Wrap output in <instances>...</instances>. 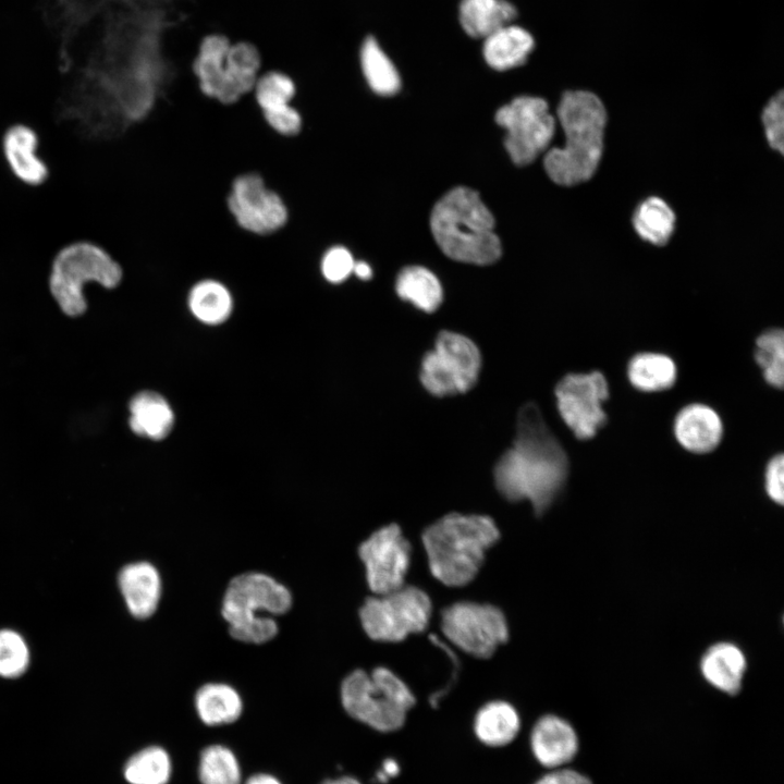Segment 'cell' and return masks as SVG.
Here are the masks:
<instances>
[{"mask_svg":"<svg viewBox=\"0 0 784 784\" xmlns=\"http://www.w3.org/2000/svg\"><path fill=\"white\" fill-rule=\"evenodd\" d=\"M516 15V8L507 0H462L458 7L462 28L474 38L485 39L512 24Z\"/></svg>","mask_w":784,"mask_h":784,"instance_id":"603a6c76","label":"cell"},{"mask_svg":"<svg viewBox=\"0 0 784 784\" xmlns=\"http://www.w3.org/2000/svg\"><path fill=\"white\" fill-rule=\"evenodd\" d=\"M252 93L260 113H265L292 105L297 87L289 74L272 70L259 75Z\"/></svg>","mask_w":784,"mask_h":784,"instance_id":"836d02e7","label":"cell"},{"mask_svg":"<svg viewBox=\"0 0 784 784\" xmlns=\"http://www.w3.org/2000/svg\"><path fill=\"white\" fill-rule=\"evenodd\" d=\"M187 306L192 315L206 324L224 322L233 309L230 290L216 279L197 281L187 295Z\"/></svg>","mask_w":784,"mask_h":784,"instance_id":"4316f807","label":"cell"},{"mask_svg":"<svg viewBox=\"0 0 784 784\" xmlns=\"http://www.w3.org/2000/svg\"><path fill=\"white\" fill-rule=\"evenodd\" d=\"M261 56L248 41L231 44L225 57V74L233 105L250 94L260 75Z\"/></svg>","mask_w":784,"mask_h":784,"instance_id":"d4e9b609","label":"cell"},{"mask_svg":"<svg viewBox=\"0 0 784 784\" xmlns=\"http://www.w3.org/2000/svg\"><path fill=\"white\" fill-rule=\"evenodd\" d=\"M30 664V650L24 636L13 628H0V677L16 679Z\"/></svg>","mask_w":784,"mask_h":784,"instance_id":"d590c367","label":"cell"},{"mask_svg":"<svg viewBox=\"0 0 784 784\" xmlns=\"http://www.w3.org/2000/svg\"><path fill=\"white\" fill-rule=\"evenodd\" d=\"M172 772L169 754L159 746H149L133 755L124 765L130 784H168Z\"/></svg>","mask_w":784,"mask_h":784,"instance_id":"1f68e13d","label":"cell"},{"mask_svg":"<svg viewBox=\"0 0 784 784\" xmlns=\"http://www.w3.org/2000/svg\"><path fill=\"white\" fill-rule=\"evenodd\" d=\"M755 359L767 383L782 389L784 383V332L769 329L756 340Z\"/></svg>","mask_w":784,"mask_h":784,"instance_id":"e575fe53","label":"cell"},{"mask_svg":"<svg viewBox=\"0 0 784 784\" xmlns=\"http://www.w3.org/2000/svg\"><path fill=\"white\" fill-rule=\"evenodd\" d=\"M747 667L745 652L731 641L711 645L699 661V670L703 679L713 688L730 696H735L740 691Z\"/></svg>","mask_w":784,"mask_h":784,"instance_id":"d6986e66","label":"cell"},{"mask_svg":"<svg viewBox=\"0 0 784 784\" xmlns=\"http://www.w3.org/2000/svg\"><path fill=\"white\" fill-rule=\"evenodd\" d=\"M201 784H241V768L234 752L223 745H210L200 754Z\"/></svg>","mask_w":784,"mask_h":784,"instance_id":"d6a6232c","label":"cell"},{"mask_svg":"<svg viewBox=\"0 0 784 784\" xmlns=\"http://www.w3.org/2000/svg\"><path fill=\"white\" fill-rule=\"evenodd\" d=\"M118 586L132 616L145 620L156 612L161 596V578L151 563L138 561L124 565L118 574Z\"/></svg>","mask_w":784,"mask_h":784,"instance_id":"e0dca14e","label":"cell"},{"mask_svg":"<svg viewBox=\"0 0 784 784\" xmlns=\"http://www.w3.org/2000/svg\"><path fill=\"white\" fill-rule=\"evenodd\" d=\"M554 394L562 419L577 439H591L605 425L602 403L609 397V387L602 372L568 373L558 382Z\"/></svg>","mask_w":784,"mask_h":784,"instance_id":"4fadbf2b","label":"cell"},{"mask_svg":"<svg viewBox=\"0 0 784 784\" xmlns=\"http://www.w3.org/2000/svg\"><path fill=\"white\" fill-rule=\"evenodd\" d=\"M245 784H281V782L271 774L258 773L252 775Z\"/></svg>","mask_w":784,"mask_h":784,"instance_id":"7bdbcfd3","label":"cell"},{"mask_svg":"<svg viewBox=\"0 0 784 784\" xmlns=\"http://www.w3.org/2000/svg\"><path fill=\"white\" fill-rule=\"evenodd\" d=\"M399 772V763L390 758L383 761L382 768L378 771L376 777L379 782H387L390 777L397 775Z\"/></svg>","mask_w":784,"mask_h":784,"instance_id":"b9f144b4","label":"cell"},{"mask_svg":"<svg viewBox=\"0 0 784 784\" xmlns=\"http://www.w3.org/2000/svg\"><path fill=\"white\" fill-rule=\"evenodd\" d=\"M128 411V426L139 437L159 441L168 437L174 426L170 404L157 392L137 393L132 397Z\"/></svg>","mask_w":784,"mask_h":784,"instance_id":"44dd1931","label":"cell"},{"mask_svg":"<svg viewBox=\"0 0 784 784\" xmlns=\"http://www.w3.org/2000/svg\"><path fill=\"white\" fill-rule=\"evenodd\" d=\"M499 539L494 520L479 514H446L421 534L432 576L449 587L469 584Z\"/></svg>","mask_w":784,"mask_h":784,"instance_id":"3957f363","label":"cell"},{"mask_svg":"<svg viewBox=\"0 0 784 784\" xmlns=\"http://www.w3.org/2000/svg\"><path fill=\"white\" fill-rule=\"evenodd\" d=\"M346 713L378 732L401 728L416 699L409 687L391 670L379 666L370 673L355 670L341 684Z\"/></svg>","mask_w":784,"mask_h":784,"instance_id":"52a82bcc","label":"cell"},{"mask_svg":"<svg viewBox=\"0 0 784 784\" xmlns=\"http://www.w3.org/2000/svg\"><path fill=\"white\" fill-rule=\"evenodd\" d=\"M195 708L199 719L209 726L235 722L243 711L240 694L223 683H209L195 695Z\"/></svg>","mask_w":784,"mask_h":784,"instance_id":"484cf974","label":"cell"},{"mask_svg":"<svg viewBox=\"0 0 784 784\" xmlns=\"http://www.w3.org/2000/svg\"><path fill=\"white\" fill-rule=\"evenodd\" d=\"M353 273L362 280H368L372 275V270L367 262L355 261Z\"/></svg>","mask_w":784,"mask_h":784,"instance_id":"ee69618b","label":"cell"},{"mask_svg":"<svg viewBox=\"0 0 784 784\" xmlns=\"http://www.w3.org/2000/svg\"><path fill=\"white\" fill-rule=\"evenodd\" d=\"M674 434L685 450L697 454L709 453L721 442L723 424L713 408L694 403L676 415Z\"/></svg>","mask_w":784,"mask_h":784,"instance_id":"ffe728a7","label":"cell"},{"mask_svg":"<svg viewBox=\"0 0 784 784\" xmlns=\"http://www.w3.org/2000/svg\"><path fill=\"white\" fill-rule=\"evenodd\" d=\"M1 147L11 173L20 182L29 186L46 182L49 169L38 155L39 138L34 128L23 123L9 126L2 136Z\"/></svg>","mask_w":784,"mask_h":784,"instance_id":"9a60e30c","label":"cell"},{"mask_svg":"<svg viewBox=\"0 0 784 784\" xmlns=\"http://www.w3.org/2000/svg\"><path fill=\"white\" fill-rule=\"evenodd\" d=\"M431 612V600L422 589L403 585L367 598L359 609V618L372 640L397 642L412 634L422 633Z\"/></svg>","mask_w":784,"mask_h":784,"instance_id":"ba28073f","label":"cell"},{"mask_svg":"<svg viewBox=\"0 0 784 784\" xmlns=\"http://www.w3.org/2000/svg\"><path fill=\"white\" fill-rule=\"evenodd\" d=\"M261 117L270 131L284 138L297 137L304 128V117L292 105L261 113Z\"/></svg>","mask_w":784,"mask_h":784,"instance_id":"f35d334b","label":"cell"},{"mask_svg":"<svg viewBox=\"0 0 784 784\" xmlns=\"http://www.w3.org/2000/svg\"><path fill=\"white\" fill-rule=\"evenodd\" d=\"M675 220V213L669 204L656 196L642 200L633 215V225L638 236L658 246L670 241Z\"/></svg>","mask_w":784,"mask_h":784,"instance_id":"f546056e","label":"cell"},{"mask_svg":"<svg viewBox=\"0 0 784 784\" xmlns=\"http://www.w3.org/2000/svg\"><path fill=\"white\" fill-rule=\"evenodd\" d=\"M122 279L121 265L107 249L90 241H75L54 255L48 283L60 309L70 317H77L87 308L84 294L87 284L97 283L111 290Z\"/></svg>","mask_w":784,"mask_h":784,"instance_id":"8992f818","label":"cell"},{"mask_svg":"<svg viewBox=\"0 0 784 784\" xmlns=\"http://www.w3.org/2000/svg\"><path fill=\"white\" fill-rule=\"evenodd\" d=\"M291 605L292 595L285 586L266 574L245 573L230 581L221 613L233 638L264 644L278 633L271 615L284 614Z\"/></svg>","mask_w":784,"mask_h":784,"instance_id":"5b68a950","label":"cell"},{"mask_svg":"<svg viewBox=\"0 0 784 784\" xmlns=\"http://www.w3.org/2000/svg\"><path fill=\"white\" fill-rule=\"evenodd\" d=\"M320 784H362V783L353 776L345 775V776H340L336 779L324 780Z\"/></svg>","mask_w":784,"mask_h":784,"instance_id":"f6af8a7d","label":"cell"},{"mask_svg":"<svg viewBox=\"0 0 784 784\" xmlns=\"http://www.w3.org/2000/svg\"><path fill=\"white\" fill-rule=\"evenodd\" d=\"M673 359L659 353H639L630 358L627 376L632 385L642 392H657L671 388L676 380Z\"/></svg>","mask_w":784,"mask_h":784,"instance_id":"83f0119b","label":"cell"},{"mask_svg":"<svg viewBox=\"0 0 784 784\" xmlns=\"http://www.w3.org/2000/svg\"><path fill=\"white\" fill-rule=\"evenodd\" d=\"M534 784H592V782L580 772L559 768L541 776Z\"/></svg>","mask_w":784,"mask_h":784,"instance_id":"60d3db41","label":"cell"},{"mask_svg":"<svg viewBox=\"0 0 784 784\" xmlns=\"http://www.w3.org/2000/svg\"><path fill=\"white\" fill-rule=\"evenodd\" d=\"M558 118L565 144L547 152L546 172L559 185L572 186L588 181L602 157L605 108L590 91H566L559 103Z\"/></svg>","mask_w":784,"mask_h":784,"instance_id":"7a4b0ae2","label":"cell"},{"mask_svg":"<svg viewBox=\"0 0 784 784\" xmlns=\"http://www.w3.org/2000/svg\"><path fill=\"white\" fill-rule=\"evenodd\" d=\"M568 458L543 420L535 403L518 412L512 446L498 460L493 478L502 497L511 502L527 500L542 515L565 486Z\"/></svg>","mask_w":784,"mask_h":784,"instance_id":"6da1fadb","label":"cell"},{"mask_svg":"<svg viewBox=\"0 0 784 784\" xmlns=\"http://www.w3.org/2000/svg\"><path fill=\"white\" fill-rule=\"evenodd\" d=\"M231 41L221 34L206 36L193 62V72L200 93L219 105L232 106L226 74L225 57Z\"/></svg>","mask_w":784,"mask_h":784,"instance_id":"ac0fdd59","label":"cell"},{"mask_svg":"<svg viewBox=\"0 0 784 784\" xmlns=\"http://www.w3.org/2000/svg\"><path fill=\"white\" fill-rule=\"evenodd\" d=\"M355 260L344 246H332L324 252L320 260L322 277L330 283L339 284L352 273Z\"/></svg>","mask_w":784,"mask_h":784,"instance_id":"8d00e7d4","label":"cell"},{"mask_svg":"<svg viewBox=\"0 0 784 784\" xmlns=\"http://www.w3.org/2000/svg\"><path fill=\"white\" fill-rule=\"evenodd\" d=\"M481 368L478 346L467 336L441 331L421 360L419 379L432 395L443 397L469 391Z\"/></svg>","mask_w":784,"mask_h":784,"instance_id":"9c48e42d","label":"cell"},{"mask_svg":"<svg viewBox=\"0 0 784 784\" xmlns=\"http://www.w3.org/2000/svg\"><path fill=\"white\" fill-rule=\"evenodd\" d=\"M519 728L518 712L504 700H493L483 705L474 719L476 737L489 747L510 744L517 736Z\"/></svg>","mask_w":784,"mask_h":784,"instance_id":"cb8c5ba5","label":"cell"},{"mask_svg":"<svg viewBox=\"0 0 784 784\" xmlns=\"http://www.w3.org/2000/svg\"><path fill=\"white\" fill-rule=\"evenodd\" d=\"M412 548L396 524L373 531L358 547L366 580L375 595H382L405 585Z\"/></svg>","mask_w":784,"mask_h":784,"instance_id":"5bb4252c","label":"cell"},{"mask_svg":"<svg viewBox=\"0 0 784 784\" xmlns=\"http://www.w3.org/2000/svg\"><path fill=\"white\" fill-rule=\"evenodd\" d=\"M430 228L441 250L456 261L490 265L502 253L494 219L477 192L455 187L433 207Z\"/></svg>","mask_w":784,"mask_h":784,"instance_id":"277c9868","label":"cell"},{"mask_svg":"<svg viewBox=\"0 0 784 784\" xmlns=\"http://www.w3.org/2000/svg\"><path fill=\"white\" fill-rule=\"evenodd\" d=\"M225 209L237 229L254 236L275 234L290 220L286 200L257 171L233 177L225 195Z\"/></svg>","mask_w":784,"mask_h":784,"instance_id":"30bf717a","label":"cell"},{"mask_svg":"<svg viewBox=\"0 0 784 784\" xmlns=\"http://www.w3.org/2000/svg\"><path fill=\"white\" fill-rule=\"evenodd\" d=\"M764 489L774 503H784V456L782 453L773 456L764 473Z\"/></svg>","mask_w":784,"mask_h":784,"instance_id":"ab89813d","label":"cell"},{"mask_svg":"<svg viewBox=\"0 0 784 784\" xmlns=\"http://www.w3.org/2000/svg\"><path fill=\"white\" fill-rule=\"evenodd\" d=\"M495 121L506 130L505 148L517 166L532 162L551 142L555 120L540 97L519 96L501 107Z\"/></svg>","mask_w":784,"mask_h":784,"instance_id":"7c38bea8","label":"cell"},{"mask_svg":"<svg viewBox=\"0 0 784 784\" xmlns=\"http://www.w3.org/2000/svg\"><path fill=\"white\" fill-rule=\"evenodd\" d=\"M440 627L453 646L479 659L490 658L510 636L505 615L498 607L473 601L444 608Z\"/></svg>","mask_w":784,"mask_h":784,"instance_id":"8fae6325","label":"cell"},{"mask_svg":"<svg viewBox=\"0 0 784 784\" xmlns=\"http://www.w3.org/2000/svg\"><path fill=\"white\" fill-rule=\"evenodd\" d=\"M783 93L772 97L762 111V124L770 147L783 154L784 148V105Z\"/></svg>","mask_w":784,"mask_h":784,"instance_id":"74e56055","label":"cell"},{"mask_svg":"<svg viewBox=\"0 0 784 784\" xmlns=\"http://www.w3.org/2000/svg\"><path fill=\"white\" fill-rule=\"evenodd\" d=\"M530 748L541 765L559 769L576 756L578 736L575 728L565 719L555 714H544L532 726Z\"/></svg>","mask_w":784,"mask_h":784,"instance_id":"2e32d148","label":"cell"},{"mask_svg":"<svg viewBox=\"0 0 784 784\" xmlns=\"http://www.w3.org/2000/svg\"><path fill=\"white\" fill-rule=\"evenodd\" d=\"M535 46L525 28L509 24L483 39L482 54L494 70L505 71L522 65Z\"/></svg>","mask_w":784,"mask_h":784,"instance_id":"7402d4cb","label":"cell"},{"mask_svg":"<svg viewBox=\"0 0 784 784\" xmlns=\"http://www.w3.org/2000/svg\"><path fill=\"white\" fill-rule=\"evenodd\" d=\"M397 295L426 313L438 309L443 299V291L438 278L428 269L419 266L404 268L396 278Z\"/></svg>","mask_w":784,"mask_h":784,"instance_id":"f1b7e54d","label":"cell"},{"mask_svg":"<svg viewBox=\"0 0 784 784\" xmlns=\"http://www.w3.org/2000/svg\"><path fill=\"white\" fill-rule=\"evenodd\" d=\"M360 65L369 87L375 93L391 96L399 91L401 86L399 72L372 36H368L362 45Z\"/></svg>","mask_w":784,"mask_h":784,"instance_id":"4dcf8cb0","label":"cell"}]
</instances>
